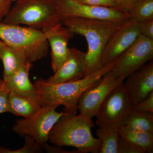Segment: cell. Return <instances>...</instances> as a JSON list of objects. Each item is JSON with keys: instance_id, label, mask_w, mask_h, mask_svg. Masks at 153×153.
Here are the masks:
<instances>
[{"instance_id": "ac0fdd59", "label": "cell", "mask_w": 153, "mask_h": 153, "mask_svg": "<svg viewBox=\"0 0 153 153\" xmlns=\"http://www.w3.org/2000/svg\"><path fill=\"white\" fill-rule=\"evenodd\" d=\"M41 107L30 99L14 91H10L8 112L27 118L36 114Z\"/></svg>"}, {"instance_id": "52a82bcc", "label": "cell", "mask_w": 153, "mask_h": 153, "mask_svg": "<svg viewBox=\"0 0 153 153\" xmlns=\"http://www.w3.org/2000/svg\"><path fill=\"white\" fill-rule=\"evenodd\" d=\"M57 107H42L32 116L17 120L13 126V131L21 137L30 136L43 146L48 142L49 133L55 124L66 114L63 111H56Z\"/></svg>"}, {"instance_id": "30bf717a", "label": "cell", "mask_w": 153, "mask_h": 153, "mask_svg": "<svg viewBox=\"0 0 153 153\" xmlns=\"http://www.w3.org/2000/svg\"><path fill=\"white\" fill-rule=\"evenodd\" d=\"M124 81L114 78L108 72L97 84L82 93L78 102L80 113L91 118L95 117L107 97Z\"/></svg>"}, {"instance_id": "9a60e30c", "label": "cell", "mask_w": 153, "mask_h": 153, "mask_svg": "<svg viewBox=\"0 0 153 153\" xmlns=\"http://www.w3.org/2000/svg\"><path fill=\"white\" fill-rule=\"evenodd\" d=\"M32 64L27 63L19 68L7 80H4L6 87L10 91L30 99L41 106L38 91L29 78V71Z\"/></svg>"}, {"instance_id": "8fae6325", "label": "cell", "mask_w": 153, "mask_h": 153, "mask_svg": "<svg viewBox=\"0 0 153 153\" xmlns=\"http://www.w3.org/2000/svg\"><path fill=\"white\" fill-rule=\"evenodd\" d=\"M141 23L128 21L118 30L105 45L101 58L102 66L117 59L141 35Z\"/></svg>"}, {"instance_id": "7c38bea8", "label": "cell", "mask_w": 153, "mask_h": 153, "mask_svg": "<svg viewBox=\"0 0 153 153\" xmlns=\"http://www.w3.org/2000/svg\"><path fill=\"white\" fill-rule=\"evenodd\" d=\"M126 79L124 83L134 107L153 91V61L146 63Z\"/></svg>"}, {"instance_id": "8992f818", "label": "cell", "mask_w": 153, "mask_h": 153, "mask_svg": "<svg viewBox=\"0 0 153 153\" xmlns=\"http://www.w3.org/2000/svg\"><path fill=\"white\" fill-rule=\"evenodd\" d=\"M134 108L124 82L107 97L96 115V124L99 129L108 130L123 125Z\"/></svg>"}, {"instance_id": "83f0119b", "label": "cell", "mask_w": 153, "mask_h": 153, "mask_svg": "<svg viewBox=\"0 0 153 153\" xmlns=\"http://www.w3.org/2000/svg\"><path fill=\"white\" fill-rule=\"evenodd\" d=\"M118 4V9L128 13L138 0H116Z\"/></svg>"}, {"instance_id": "cb8c5ba5", "label": "cell", "mask_w": 153, "mask_h": 153, "mask_svg": "<svg viewBox=\"0 0 153 153\" xmlns=\"http://www.w3.org/2000/svg\"><path fill=\"white\" fill-rule=\"evenodd\" d=\"M117 153H143L138 148L123 139L120 136L117 145Z\"/></svg>"}, {"instance_id": "2e32d148", "label": "cell", "mask_w": 153, "mask_h": 153, "mask_svg": "<svg viewBox=\"0 0 153 153\" xmlns=\"http://www.w3.org/2000/svg\"><path fill=\"white\" fill-rule=\"evenodd\" d=\"M0 60L2 61L4 66L3 79L4 81L19 68L30 63L22 51L6 44L1 53Z\"/></svg>"}, {"instance_id": "1f68e13d", "label": "cell", "mask_w": 153, "mask_h": 153, "mask_svg": "<svg viewBox=\"0 0 153 153\" xmlns=\"http://www.w3.org/2000/svg\"><path fill=\"white\" fill-rule=\"evenodd\" d=\"M12 2H15L17 1H19V0H10Z\"/></svg>"}, {"instance_id": "4dcf8cb0", "label": "cell", "mask_w": 153, "mask_h": 153, "mask_svg": "<svg viewBox=\"0 0 153 153\" xmlns=\"http://www.w3.org/2000/svg\"><path fill=\"white\" fill-rule=\"evenodd\" d=\"M5 45V44L1 40H0V55H1V53L3 48H4Z\"/></svg>"}, {"instance_id": "4fadbf2b", "label": "cell", "mask_w": 153, "mask_h": 153, "mask_svg": "<svg viewBox=\"0 0 153 153\" xmlns=\"http://www.w3.org/2000/svg\"><path fill=\"white\" fill-rule=\"evenodd\" d=\"M44 32L51 48V65L55 73L68 58L70 52L68 42L74 34L68 31L61 22Z\"/></svg>"}, {"instance_id": "6da1fadb", "label": "cell", "mask_w": 153, "mask_h": 153, "mask_svg": "<svg viewBox=\"0 0 153 153\" xmlns=\"http://www.w3.org/2000/svg\"><path fill=\"white\" fill-rule=\"evenodd\" d=\"M117 59L100 69L74 81L52 83L39 78L34 82L41 107L63 105L67 114H77L78 102L85 91L95 85L114 66Z\"/></svg>"}, {"instance_id": "277c9868", "label": "cell", "mask_w": 153, "mask_h": 153, "mask_svg": "<svg viewBox=\"0 0 153 153\" xmlns=\"http://www.w3.org/2000/svg\"><path fill=\"white\" fill-rule=\"evenodd\" d=\"M2 22L27 25L45 32L61 22L53 0H19L11 7Z\"/></svg>"}, {"instance_id": "4316f807", "label": "cell", "mask_w": 153, "mask_h": 153, "mask_svg": "<svg viewBox=\"0 0 153 153\" xmlns=\"http://www.w3.org/2000/svg\"><path fill=\"white\" fill-rule=\"evenodd\" d=\"M141 35L153 39V19L141 23Z\"/></svg>"}, {"instance_id": "e0dca14e", "label": "cell", "mask_w": 153, "mask_h": 153, "mask_svg": "<svg viewBox=\"0 0 153 153\" xmlns=\"http://www.w3.org/2000/svg\"><path fill=\"white\" fill-rule=\"evenodd\" d=\"M119 132L121 138L138 148L143 153H153V133L132 129L123 125L119 128Z\"/></svg>"}, {"instance_id": "ffe728a7", "label": "cell", "mask_w": 153, "mask_h": 153, "mask_svg": "<svg viewBox=\"0 0 153 153\" xmlns=\"http://www.w3.org/2000/svg\"><path fill=\"white\" fill-rule=\"evenodd\" d=\"M128 14L130 22L142 23L153 19V0H138Z\"/></svg>"}, {"instance_id": "484cf974", "label": "cell", "mask_w": 153, "mask_h": 153, "mask_svg": "<svg viewBox=\"0 0 153 153\" xmlns=\"http://www.w3.org/2000/svg\"><path fill=\"white\" fill-rule=\"evenodd\" d=\"M79 2L90 5L101 6L118 9V4L116 0H76ZM119 10V9H118Z\"/></svg>"}, {"instance_id": "7a4b0ae2", "label": "cell", "mask_w": 153, "mask_h": 153, "mask_svg": "<svg viewBox=\"0 0 153 153\" xmlns=\"http://www.w3.org/2000/svg\"><path fill=\"white\" fill-rule=\"evenodd\" d=\"M128 21L119 22L77 18L61 19L62 25L68 31L84 36L87 41L84 76L103 67L101 58L105 45L115 33Z\"/></svg>"}, {"instance_id": "f546056e", "label": "cell", "mask_w": 153, "mask_h": 153, "mask_svg": "<svg viewBox=\"0 0 153 153\" xmlns=\"http://www.w3.org/2000/svg\"><path fill=\"white\" fill-rule=\"evenodd\" d=\"M43 149L45 150L46 152L48 153H73V152H68L64 150L63 149H61V147H59L52 146H49L48 143L44 144L42 146Z\"/></svg>"}, {"instance_id": "ba28073f", "label": "cell", "mask_w": 153, "mask_h": 153, "mask_svg": "<svg viewBox=\"0 0 153 153\" xmlns=\"http://www.w3.org/2000/svg\"><path fill=\"white\" fill-rule=\"evenodd\" d=\"M53 1L60 19L77 18L119 22L129 21L128 13L117 9L90 5L76 0Z\"/></svg>"}, {"instance_id": "d4e9b609", "label": "cell", "mask_w": 153, "mask_h": 153, "mask_svg": "<svg viewBox=\"0 0 153 153\" xmlns=\"http://www.w3.org/2000/svg\"><path fill=\"white\" fill-rule=\"evenodd\" d=\"M138 111L153 113V91L134 107Z\"/></svg>"}, {"instance_id": "44dd1931", "label": "cell", "mask_w": 153, "mask_h": 153, "mask_svg": "<svg viewBox=\"0 0 153 153\" xmlns=\"http://www.w3.org/2000/svg\"><path fill=\"white\" fill-rule=\"evenodd\" d=\"M119 128L105 131L99 128L97 130V137L101 142L100 153H117L120 137Z\"/></svg>"}, {"instance_id": "603a6c76", "label": "cell", "mask_w": 153, "mask_h": 153, "mask_svg": "<svg viewBox=\"0 0 153 153\" xmlns=\"http://www.w3.org/2000/svg\"><path fill=\"white\" fill-rule=\"evenodd\" d=\"M10 91L6 87L4 79L0 78V114L8 112Z\"/></svg>"}, {"instance_id": "5bb4252c", "label": "cell", "mask_w": 153, "mask_h": 153, "mask_svg": "<svg viewBox=\"0 0 153 153\" xmlns=\"http://www.w3.org/2000/svg\"><path fill=\"white\" fill-rule=\"evenodd\" d=\"M68 58L52 76L46 81L59 83L74 81L85 76V56L84 52L75 48H69Z\"/></svg>"}, {"instance_id": "3957f363", "label": "cell", "mask_w": 153, "mask_h": 153, "mask_svg": "<svg viewBox=\"0 0 153 153\" xmlns=\"http://www.w3.org/2000/svg\"><path fill=\"white\" fill-rule=\"evenodd\" d=\"M95 127L92 118L80 113L65 114L53 127L48 141L55 146L76 148L78 153H99L101 142L94 137L91 128Z\"/></svg>"}, {"instance_id": "d6986e66", "label": "cell", "mask_w": 153, "mask_h": 153, "mask_svg": "<svg viewBox=\"0 0 153 153\" xmlns=\"http://www.w3.org/2000/svg\"><path fill=\"white\" fill-rule=\"evenodd\" d=\"M123 125L132 129L153 134V113L138 111L134 108Z\"/></svg>"}, {"instance_id": "f1b7e54d", "label": "cell", "mask_w": 153, "mask_h": 153, "mask_svg": "<svg viewBox=\"0 0 153 153\" xmlns=\"http://www.w3.org/2000/svg\"><path fill=\"white\" fill-rule=\"evenodd\" d=\"M12 2L10 0H0V23L8 13L11 7Z\"/></svg>"}, {"instance_id": "7402d4cb", "label": "cell", "mask_w": 153, "mask_h": 153, "mask_svg": "<svg viewBox=\"0 0 153 153\" xmlns=\"http://www.w3.org/2000/svg\"><path fill=\"white\" fill-rule=\"evenodd\" d=\"M25 145L21 149L16 150L0 146V153H38L41 152L43 149L42 145L36 141L32 137L29 135L24 136Z\"/></svg>"}, {"instance_id": "9c48e42d", "label": "cell", "mask_w": 153, "mask_h": 153, "mask_svg": "<svg viewBox=\"0 0 153 153\" xmlns=\"http://www.w3.org/2000/svg\"><path fill=\"white\" fill-rule=\"evenodd\" d=\"M153 58V39L140 35L132 45L117 58L108 73L114 78H126Z\"/></svg>"}, {"instance_id": "5b68a950", "label": "cell", "mask_w": 153, "mask_h": 153, "mask_svg": "<svg viewBox=\"0 0 153 153\" xmlns=\"http://www.w3.org/2000/svg\"><path fill=\"white\" fill-rule=\"evenodd\" d=\"M0 40L22 51L31 63L47 57L49 52V44L46 33L30 27L1 22Z\"/></svg>"}]
</instances>
